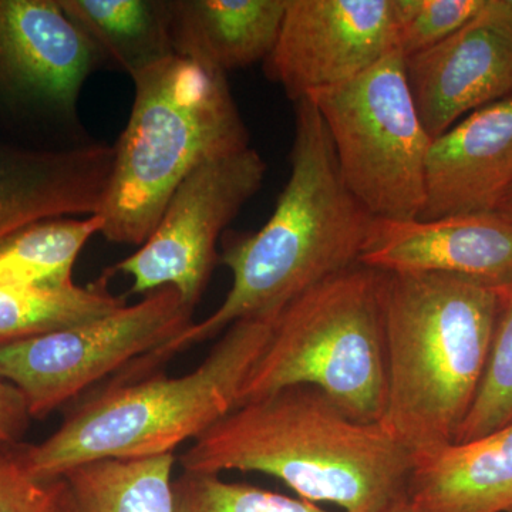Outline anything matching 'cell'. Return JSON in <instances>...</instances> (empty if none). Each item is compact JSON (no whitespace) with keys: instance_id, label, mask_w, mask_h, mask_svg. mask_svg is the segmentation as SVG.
<instances>
[{"instance_id":"6da1fadb","label":"cell","mask_w":512,"mask_h":512,"mask_svg":"<svg viewBox=\"0 0 512 512\" xmlns=\"http://www.w3.org/2000/svg\"><path fill=\"white\" fill-rule=\"evenodd\" d=\"M373 221L343 180L315 104L296 101L291 174L271 218L259 231L225 242L221 262L232 274L227 298L207 319L128 363L120 379L160 372L174 356L238 320L281 312L296 296L359 264Z\"/></svg>"},{"instance_id":"7a4b0ae2","label":"cell","mask_w":512,"mask_h":512,"mask_svg":"<svg viewBox=\"0 0 512 512\" xmlns=\"http://www.w3.org/2000/svg\"><path fill=\"white\" fill-rule=\"evenodd\" d=\"M187 473L251 471L342 512H387L406 500L414 456L382 423L350 419L325 393L291 386L241 404L181 454Z\"/></svg>"},{"instance_id":"3957f363","label":"cell","mask_w":512,"mask_h":512,"mask_svg":"<svg viewBox=\"0 0 512 512\" xmlns=\"http://www.w3.org/2000/svg\"><path fill=\"white\" fill-rule=\"evenodd\" d=\"M387 397L382 426L414 458L456 443L476 402L500 288L440 274L383 281Z\"/></svg>"},{"instance_id":"277c9868","label":"cell","mask_w":512,"mask_h":512,"mask_svg":"<svg viewBox=\"0 0 512 512\" xmlns=\"http://www.w3.org/2000/svg\"><path fill=\"white\" fill-rule=\"evenodd\" d=\"M281 312L238 320L197 369L111 382L74 407L59 429L36 446L16 450L37 481L60 480L72 468L100 460L174 454L239 406L247 382Z\"/></svg>"},{"instance_id":"5b68a950","label":"cell","mask_w":512,"mask_h":512,"mask_svg":"<svg viewBox=\"0 0 512 512\" xmlns=\"http://www.w3.org/2000/svg\"><path fill=\"white\" fill-rule=\"evenodd\" d=\"M131 79L133 107L99 215L107 241L141 247L195 168L251 146L227 74L175 55Z\"/></svg>"},{"instance_id":"8992f818","label":"cell","mask_w":512,"mask_h":512,"mask_svg":"<svg viewBox=\"0 0 512 512\" xmlns=\"http://www.w3.org/2000/svg\"><path fill=\"white\" fill-rule=\"evenodd\" d=\"M384 272L362 264L282 309L239 406L291 386L325 393L350 419L382 423L387 397Z\"/></svg>"},{"instance_id":"52a82bcc","label":"cell","mask_w":512,"mask_h":512,"mask_svg":"<svg viewBox=\"0 0 512 512\" xmlns=\"http://www.w3.org/2000/svg\"><path fill=\"white\" fill-rule=\"evenodd\" d=\"M318 109L343 180L376 220H416L423 210L429 136L399 50L340 86L306 97Z\"/></svg>"},{"instance_id":"ba28073f","label":"cell","mask_w":512,"mask_h":512,"mask_svg":"<svg viewBox=\"0 0 512 512\" xmlns=\"http://www.w3.org/2000/svg\"><path fill=\"white\" fill-rule=\"evenodd\" d=\"M192 315L175 289H158L92 322L0 346V379L23 394L32 419H45L183 332Z\"/></svg>"},{"instance_id":"9c48e42d","label":"cell","mask_w":512,"mask_h":512,"mask_svg":"<svg viewBox=\"0 0 512 512\" xmlns=\"http://www.w3.org/2000/svg\"><path fill=\"white\" fill-rule=\"evenodd\" d=\"M266 170L252 147L201 164L175 190L150 238L110 274L130 276L131 293L173 288L195 309L217 262L218 239L261 190Z\"/></svg>"},{"instance_id":"30bf717a","label":"cell","mask_w":512,"mask_h":512,"mask_svg":"<svg viewBox=\"0 0 512 512\" xmlns=\"http://www.w3.org/2000/svg\"><path fill=\"white\" fill-rule=\"evenodd\" d=\"M393 50L392 0H288L265 73L296 103L356 79Z\"/></svg>"},{"instance_id":"8fae6325","label":"cell","mask_w":512,"mask_h":512,"mask_svg":"<svg viewBox=\"0 0 512 512\" xmlns=\"http://www.w3.org/2000/svg\"><path fill=\"white\" fill-rule=\"evenodd\" d=\"M407 83L431 138L512 96V0L483 8L439 45L404 59Z\"/></svg>"},{"instance_id":"7c38bea8","label":"cell","mask_w":512,"mask_h":512,"mask_svg":"<svg viewBox=\"0 0 512 512\" xmlns=\"http://www.w3.org/2000/svg\"><path fill=\"white\" fill-rule=\"evenodd\" d=\"M103 64L59 0H0V96L76 124L87 77Z\"/></svg>"},{"instance_id":"4fadbf2b","label":"cell","mask_w":512,"mask_h":512,"mask_svg":"<svg viewBox=\"0 0 512 512\" xmlns=\"http://www.w3.org/2000/svg\"><path fill=\"white\" fill-rule=\"evenodd\" d=\"M359 264L389 274H440L501 288L512 282V220L497 212L373 221Z\"/></svg>"},{"instance_id":"5bb4252c","label":"cell","mask_w":512,"mask_h":512,"mask_svg":"<svg viewBox=\"0 0 512 512\" xmlns=\"http://www.w3.org/2000/svg\"><path fill=\"white\" fill-rule=\"evenodd\" d=\"M512 187V96L431 141L419 220L497 211Z\"/></svg>"},{"instance_id":"9a60e30c","label":"cell","mask_w":512,"mask_h":512,"mask_svg":"<svg viewBox=\"0 0 512 512\" xmlns=\"http://www.w3.org/2000/svg\"><path fill=\"white\" fill-rule=\"evenodd\" d=\"M113 158L104 143L55 150L0 144V239L36 221L99 214Z\"/></svg>"},{"instance_id":"2e32d148","label":"cell","mask_w":512,"mask_h":512,"mask_svg":"<svg viewBox=\"0 0 512 512\" xmlns=\"http://www.w3.org/2000/svg\"><path fill=\"white\" fill-rule=\"evenodd\" d=\"M175 55L227 74L265 62L288 0H167Z\"/></svg>"},{"instance_id":"e0dca14e","label":"cell","mask_w":512,"mask_h":512,"mask_svg":"<svg viewBox=\"0 0 512 512\" xmlns=\"http://www.w3.org/2000/svg\"><path fill=\"white\" fill-rule=\"evenodd\" d=\"M407 498L424 512H512V421L414 458Z\"/></svg>"},{"instance_id":"ac0fdd59","label":"cell","mask_w":512,"mask_h":512,"mask_svg":"<svg viewBox=\"0 0 512 512\" xmlns=\"http://www.w3.org/2000/svg\"><path fill=\"white\" fill-rule=\"evenodd\" d=\"M103 63L128 76L175 56L167 0H59Z\"/></svg>"},{"instance_id":"d6986e66","label":"cell","mask_w":512,"mask_h":512,"mask_svg":"<svg viewBox=\"0 0 512 512\" xmlns=\"http://www.w3.org/2000/svg\"><path fill=\"white\" fill-rule=\"evenodd\" d=\"M174 454L100 460L67 471L63 512H175Z\"/></svg>"},{"instance_id":"ffe728a7","label":"cell","mask_w":512,"mask_h":512,"mask_svg":"<svg viewBox=\"0 0 512 512\" xmlns=\"http://www.w3.org/2000/svg\"><path fill=\"white\" fill-rule=\"evenodd\" d=\"M99 214L33 222L0 239V285L60 288L74 284L73 266L94 235Z\"/></svg>"},{"instance_id":"44dd1931","label":"cell","mask_w":512,"mask_h":512,"mask_svg":"<svg viewBox=\"0 0 512 512\" xmlns=\"http://www.w3.org/2000/svg\"><path fill=\"white\" fill-rule=\"evenodd\" d=\"M127 305L113 295L107 276L89 285H0V346L92 322Z\"/></svg>"},{"instance_id":"7402d4cb","label":"cell","mask_w":512,"mask_h":512,"mask_svg":"<svg viewBox=\"0 0 512 512\" xmlns=\"http://www.w3.org/2000/svg\"><path fill=\"white\" fill-rule=\"evenodd\" d=\"M512 421V282L500 288L493 345L476 402L458 430L456 443L487 436Z\"/></svg>"},{"instance_id":"603a6c76","label":"cell","mask_w":512,"mask_h":512,"mask_svg":"<svg viewBox=\"0 0 512 512\" xmlns=\"http://www.w3.org/2000/svg\"><path fill=\"white\" fill-rule=\"evenodd\" d=\"M175 512H335L302 498L232 483L218 474L187 473L173 481Z\"/></svg>"},{"instance_id":"cb8c5ba5","label":"cell","mask_w":512,"mask_h":512,"mask_svg":"<svg viewBox=\"0 0 512 512\" xmlns=\"http://www.w3.org/2000/svg\"><path fill=\"white\" fill-rule=\"evenodd\" d=\"M485 0H392L394 36L404 59L439 45L483 8Z\"/></svg>"},{"instance_id":"d4e9b609","label":"cell","mask_w":512,"mask_h":512,"mask_svg":"<svg viewBox=\"0 0 512 512\" xmlns=\"http://www.w3.org/2000/svg\"><path fill=\"white\" fill-rule=\"evenodd\" d=\"M16 450L0 453V512H63V481L30 477Z\"/></svg>"},{"instance_id":"484cf974","label":"cell","mask_w":512,"mask_h":512,"mask_svg":"<svg viewBox=\"0 0 512 512\" xmlns=\"http://www.w3.org/2000/svg\"><path fill=\"white\" fill-rule=\"evenodd\" d=\"M30 419L23 394L13 384L0 379V453H9L20 447Z\"/></svg>"},{"instance_id":"4316f807","label":"cell","mask_w":512,"mask_h":512,"mask_svg":"<svg viewBox=\"0 0 512 512\" xmlns=\"http://www.w3.org/2000/svg\"><path fill=\"white\" fill-rule=\"evenodd\" d=\"M495 212L512 220V187L508 190L507 194H505L503 201L500 202Z\"/></svg>"},{"instance_id":"83f0119b","label":"cell","mask_w":512,"mask_h":512,"mask_svg":"<svg viewBox=\"0 0 512 512\" xmlns=\"http://www.w3.org/2000/svg\"><path fill=\"white\" fill-rule=\"evenodd\" d=\"M387 512H424L423 510H420L419 507H416L412 503V501L409 500V498H406V500L400 501V503H397L396 505H393L392 508H390Z\"/></svg>"}]
</instances>
